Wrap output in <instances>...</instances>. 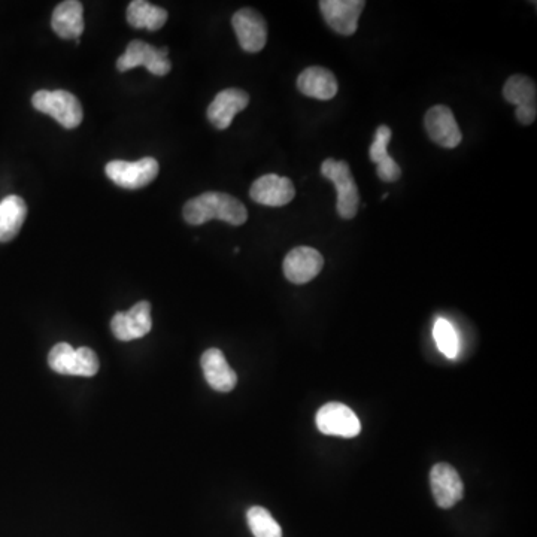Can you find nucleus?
I'll return each instance as SVG.
<instances>
[{
  "label": "nucleus",
  "instance_id": "25",
  "mask_svg": "<svg viewBox=\"0 0 537 537\" xmlns=\"http://www.w3.org/2000/svg\"><path fill=\"white\" fill-rule=\"evenodd\" d=\"M74 348L66 342H60L48 354V364L54 372L62 375H71L72 363H74Z\"/></svg>",
  "mask_w": 537,
  "mask_h": 537
},
{
  "label": "nucleus",
  "instance_id": "3",
  "mask_svg": "<svg viewBox=\"0 0 537 537\" xmlns=\"http://www.w3.org/2000/svg\"><path fill=\"white\" fill-rule=\"evenodd\" d=\"M321 175L330 179L338 191V215L344 220H353L360 206V193L350 165L344 160L327 159L321 165Z\"/></svg>",
  "mask_w": 537,
  "mask_h": 537
},
{
  "label": "nucleus",
  "instance_id": "14",
  "mask_svg": "<svg viewBox=\"0 0 537 537\" xmlns=\"http://www.w3.org/2000/svg\"><path fill=\"white\" fill-rule=\"evenodd\" d=\"M250 196L254 202L260 203V205L281 208L294 199L296 188H294L291 179L269 174L254 181V184L251 185Z\"/></svg>",
  "mask_w": 537,
  "mask_h": 537
},
{
  "label": "nucleus",
  "instance_id": "2",
  "mask_svg": "<svg viewBox=\"0 0 537 537\" xmlns=\"http://www.w3.org/2000/svg\"><path fill=\"white\" fill-rule=\"evenodd\" d=\"M32 105L36 111L50 115L65 129H75L83 123V106L80 100L66 90H39L33 94Z\"/></svg>",
  "mask_w": 537,
  "mask_h": 537
},
{
  "label": "nucleus",
  "instance_id": "16",
  "mask_svg": "<svg viewBox=\"0 0 537 537\" xmlns=\"http://www.w3.org/2000/svg\"><path fill=\"white\" fill-rule=\"evenodd\" d=\"M203 373H205L206 382L220 393H229L238 384V376L235 370L227 363L226 357L217 348L205 351L202 356Z\"/></svg>",
  "mask_w": 537,
  "mask_h": 537
},
{
  "label": "nucleus",
  "instance_id": "21",
  "mask_svg": "<svg viewBox=\"0 0 537 537\" xmlns=\"http://www.w3.org/2000/svg\"><path fill=\"white\" fill-rule=\"evenodd\" d=\"M127 21L135 29H162L168 21V11L145 0H133L127 8Z\"/></svg>",
  "mask_w": 537,
  "mask_h": 537
},
{
  "label": "nucleus",
  "instance_id": "1",
  "mask_svg": "<svg viewBox=\"0 0 537 537\" xmlns=\"http://www.w3.org/2000/svg\"><path fill=\"white\" fill-rule=\"evenodd\" d=\"M182 214L191 226H202L211 220L224 221L232 226H242L248 220L247 208L241 200L230 194L218 193V191H208L188 200Z\"/></svg>",
  "mask_w": 537,
  "mask_h": 537
},
{
  "label": "nucleus",
  "instance_id": "17",
  "mask_svg": "<svg viewBox=\"0 0 537 537\" xmlns=\"http://www.w3.org/2000/svg\"><path fill=\"white\" fill-rule=\"evenodd\" d=\"M297 89L305 96L317 100H332L338 94V80L329 69L311 66L297 78Z\"/></svg>",
  "mask_w": 537,
  "mask_h": 537
},
{
  "label": "nucleus",
  "instance_id": "15",
  "mask_svg": "<svg viewBox=\"0 0 537 537\" xmlns=\"http://www.w3.org/2000/svg\"><path fill=\"white\" fill-rule=\"evenodd\" d=\"M248 103H250V96L247 91L226 89L215 96L206 115L215 129L226 130L233 123V118L247 108Z\"/></svg>",
  "mask_w": 537,
  "mask_h": 537
},
{
  "label": "nucleus",
  "instance_id": "9",
  "mask_svg": "<svg viewBox=\"0 0 537 537\" xmlns=\"http://www.w3.org/2000/svg\"><path fill=\"white\" fill-rule=\"evenodd\" d=\"M320 11L326 23L339 35L351 36L357 32L358 18L364 11L363 0H321Z\"/></svg>",
  "mask_w": 537,
  "mask_h": 537
},
{
  "label": "nucleus",
  "instance_id": "18",
  "mask_svg": "<svg viewBox=\"0 0 537 537\" xmlns=\"http://www.w3.org/2000/svg\"><path fill=\"white\" fill-rule=\"evenodd\" d=\"M391 141V129L388 126H379L376 129L375 139L370 145L369 157L378 169L379 179L384 182H396L402 177V169L397 165L396 160L388 154V144Z\"/></svg>",
  "mask_w": 537,
  "mask_h": 537
},
{
  "label": "nucleus",
  "instance_id": "23",
  "mask_svg": "<svg viewBox=\"0 0 537 537\" xmlns=\"http://www.w3.org/2000/svg\"><path fill=\"white\" fill-rule=\"evenodd\" d=\"M433 338H435L439 351L445 357L457 358L458 351H460V342H458V335L454 326L448 320L439 318L436 321L435 327H433Z\"/></svg>",
  "mask_w": 537,
  "mask_h": 537
},
{
  "label": "nucleus",
  "instance_id": "12",
  "mask_svg": "<svg viewBox=\"0 0 537 537\" xmlns=\"http://www.w3.org/2000/svg\"><path fill=\"white\" fill-rule=\"evenodd\" d=\"M324 257L320 251L311 247H297L287 254L284 260V275L293 284H308L320 275Z\"/></svg>",
  "mask_w": 537,
  "mask_h": 537
},
{
  "label": "nucleus",
  "instance_id": "5",
  "mask_svg": "<svg viewBox=\"0 0 537 537\" xmlns=\"http://www.w3.org/2000/svg\"><path fill=\"white\" fill-rule=\"evenodd\" d=\"M105 171L108 178L118 187L136 190L151 184L159 175L160 166L153 157H145L138 162L114 160L106 165Z\"/></svg>",
  "mask_w": 537,
  "mask_h": 537
},
{
  "label": "nucleus",
  "instance_id": "13",
  "mask_svg": "<svg viewBox=\"0 0 537 537\" xmlns=\"http://www.w3.org/2000/svg\"><path fill=\"white\" fill-rule=\"evenodd\" d=\"M430 485L435 502L442 509L452 508L463 499V481L457 470L447 463H438L432 467Z\"/></svg>",
  "mask_w": 537,
  "mask_h": 537
},
{
  "label": "nucleus",
  "instance_id": "10",
  "mask_svg": "<svg viewBox=\"0 0 537 537\" xmlns=\"http://www.w3.org/2000/svg\"><path fill=\"white\" fill-rule=\"evenodd\" d=\"M151 327L153 320H151V305L148 302L136 303L127 312H117L111 321L112 333L121 342L144 338L151 332Z\"/></svg>",
  "mask_w": 537,
  "mask_h": 537
},
{
  "label": "nucleus",
  "instance_id": "4",
  "mask_svg": "<svg viewBox=\"0 0 537 537\" xmlns=\"http://www.w3.org/2000/svg\"><path fill=\"white\" fill-rule=\"evenodd\" d=\"M168 48H156L142 41H132L127 45L126 53L118 59L117 69L127 72L144 66L148 72L157 77H165L171 72L172 63L168 59Z\"/></svg>",
  "mask_w": 537,
  "mask_h": 537
},
{
  "label": "nucleus",
  "instance_id": "24",
  "mask_svg": "<svg viewBox=\"0 0 537 537\" xmlns=\"http://www.w3.org/2000/svg\"><path fill=\"white\" fill-rule=\"evenodd\" d=\"M99 367V358L91 348L81 347L75 350L71 375L91 378L99 372Z\"/></svg>",
  "mask_w": 537,
  "mask_h": 537
},
{
  "label": "nucleus",
  "instance_id": "20",
  "mask_svg": "<svg viewBox=\"0 0 537 537\" xmlns=\"http://www.w3.org/2000/svg\"><path fill=\"white\" fill-rule=\"evenodd\" d=\"M27 217V205L20 196H8L0 202V242L17 238Z\"/></svg>",
  "mask_w": 537,
  "mask_h": 537
},
{
  "label": "nucleus",
  "instance_id": "6",
  "mask_svg": "<svg viewBox=\"0 0 537 537\" xmlns=\"http://www.w3.org/2000/svg\"><path fill=\"white\" fill-rule=\"evenodd\" d=\"M318 430L324 435L338 436V438H356L361 432L360 420L357 415L338 402H330L324 405L315 417Z\"/></svg>",
  "mask_w": 537,
  "mask_h": 537
},
{
  "label": "nucleus",
  "instance_id": "7",
  "mask_svg": "<svg viewBox=\"0 0 537 537\" xmlns=\"http://www.w3.org/2000/svg\"><path fill=\"white\" fill-rule=\"evenodd\" d=\"M503 96L517 106V120L524 126L535 123L537 117L536 83L526 75H512L503 87Z\"/></svg>",
  "mask_w": 537,
  "mask_h": 537
},
{
  "label": "nucleus",
  "instance_id": "19",
  "mask_svg": "<svg viewBox=\"0 0 537 537\" xmlns=\"http://www.w3.org/2000/svg\"><path fill=\"white\" fill-rule=\"evenodd\" d=\"M51 26L62 39H80L84 32V6L78 0H66L53 12Z\"/></svg>",
  "mask_w": 537,
  "mask_h": 537
},
{
  "label": "nucleus",
  "instance_id": "22",
  "mask_svg": "<svg viewBox=\"0 0 537 537\" xmlns=\"http://www.w3.org/2000/svg\"><path fill=\"white\" fill-rule=\"evenodd\" d=\"M247 520L254 537H282L281 527L262 506H253L248 511Z\"/></svg>",
  "mask_w": 537,
  "mask_h": 537
},
{
  "label": "nucleus",
  "instance_id": "8",
  "mask_svg": "<svg viewBox=\"0 0 537 537\" xmlns=\"http://www.w3.org/2000/svg\"><path fill=\"white\" fill-rule=\"evenodd\" d=\"M232 26L238 36L239 45L247 53H260L268 42V24L265 18L251 8L236 12Z\"/></svg>",
  "mask_w": 537,
  "mask_h": 537
},
{
  "label": "nucleus",
  "instance_id": "11",
  "mask_svg": "<svg viewBox=\"0 0 537 537\" xmlns=\"http://www.w3.org/2000/svg\"><path fill=\"white\" fill-rule=\"evenodd\" d=\"M424 126L430 139L448 150L458 147L463 141L460 127L448 106L436 105L430 108L424 117Z\"/></svg>",
  "mask_w": 537,
  "mask_h": 537
}]
</instances>
